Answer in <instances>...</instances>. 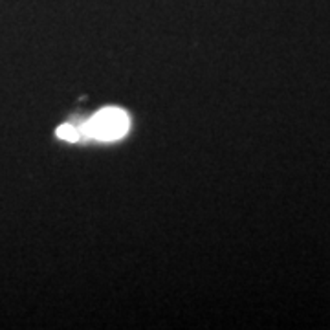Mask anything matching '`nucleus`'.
I'll list each match as a JSON object with an SVG mask.
<instances>
[{"mask_svg":"<svg viewBox=\"0 0 330 330\" xmlns=\"http://www.w3.org/2000/svg\"><path fill=\"white\" fill-rule=\"evenodd\" d=\"M128 130V118L121 109H103L95 114L94 118L86 121L79 132H85L86 136L103 140V142H114L118 138L125 136Z\"/></svg>","mask_w":330,"mask_h":330,"instance_id":"obj_1","label":"nucleus"},{"mask_svg":"<svg viewBox=\"0 0 330 330\" xmlns=\"http://www.w3.org/2000/svg\"><path fill=\"white\" fill-rule=\"evenodd\" d=\"M57 136L61 138V140H66V142H77L79 140V130L74 128L72 125H62V127L57 128Z\"/></svg>","mask_w":330,"mask_h":330,"instance_id":"obj_2","label":"nucleus"}]
</instances>
